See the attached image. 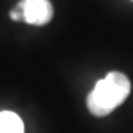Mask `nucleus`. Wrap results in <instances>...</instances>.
<instances>
[{
  "mask_svg": "<svg viewBox=\"0 0 133 133\" xmlns=\"http://www.w3.org/2000/svg\"><path fill=\"white\" fill-rule=\"evenodd\" d=\"M130 80L120 71H111L101 78L87 95V108L95 117L109 115L129 98Z\"/></svg>",
  "mask_w": 133,
  "mask_h": 133,
  "instance_id": "f257e3e1",
  "label": "nucleus"
},
{
  "mask_svg": "<svg viewBox=\"0 0 133 133\" xmlns=\"http://www.w3.org/2000/svg\"><path fill=\"white\" fill-rule=\"evenodd\" d=\"M53 18V6L49 0H21L10 12V19L25 21L30 25L49 24Z\"/></svg>",
  "mask_w": 133,
  "mask_h": 133,
  "instance_id": "f03ea898",
  "label": "nucleus"
},
{
  "mask_svg": "<svg viewBox=\"0 0 133 133\" xmlns=\"http://www.w3.org/2000/svg\"><path fill=\"white\" fill-rule=\"evenodd\" d=\"M0 133H24V123L12 111L0 112Z\"/></svg>",
  "mask_w": 133,
  "mask_h": 133,
  "instance_id": "7ed1b4c3",
  "label": "nucleus"
}]
</instances>
